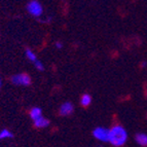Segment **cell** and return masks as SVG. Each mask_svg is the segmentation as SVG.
<instances>
[{
    "instance_id": "3957f363",
    "label": "cell",
    "mask_w": 147,
    "mask_h": 147,
    "mask_svg": "<svg viewBox=\"0 0 147 147\" xmlns=\"http://www.w3.org/2000/svg\"><path fill=\"white\" fill-rule=\"evenodd\" d=\"M93 136L95 139L101 142H108L109 141V129L103 127H97L94 129Z\"/></svg>"
},
{
    "instance_id": "7a4b0ae2",
    "label": "cell",
    "mask_w": 147,
    "mask_h": 147,
    "mask_svg": "<svg viewBox=\"0 0 147 147\" xmlns=\"http://www.w3.org/2000/svg\"><path fill=\"white\" fill-rule=\"evenodd\" d=\"M27 10L32 17L35 18H39L43 13V8H42V5L40 2L36 1V0H33V1H30L27 5Z\"/></svg>"
},
{
    "instance_id": "5b68a950",
    "label": "cell",
    "mask_w": 147,
    "mask_h": 147,
    "mask_svg": "<svg viewBox=\"0 0 147 147\" xmlns=\"http://www.w3.org/2000/svg\"><path fill=\"white\" fill-rule=\"evenodd\" d=\"M74 110V106L72 105V103L70 102H65L61 105L60 107V110L59 113L61 116H67V115H70Z\"/></svg>"
},
{
    "instance_id": "ba28073f",
    "label": "cell",
    "mask_w": 147,
    "mask_h": 147,
    "mask_svg": "<svg viewBox=\"0 0 147 147\" xmlns=\"http://www.w3.org/2000/svg\"><path fill=\"white\" fill-rule=\"evenodd\" d=\"M34 125L36 127H38V129H43V127H47L49 125V120L47 118L41 116L38 119L34 120Z\"/></svg>"
},
{
    "instance_id": "30bf717a",
    "label": "cell",
    "mask_w": 147,
    "mask_h": 147,
    "mask_svg": "<svg viewBox=\"0 0 147 147\" xmlns=\"http://www.w3.org/2000/svg\"><path fill=\"white\" fill-rule=\"evenodd\" d=\"M12 137H13V134L9 130H7V129H3L0 132V140L7 139V138H12Z\"/></svg>"
},
{
    "instance_id": "52a82bcc",
    "label": "cell",
    "mask_w": 147,
    "mask_h": 147,
    "mask_svg": "<svg viewBox=\"0 0 147 147\" xmlns=\"http://www.w3.org/2000/svg\"><path fill=\"white\" fill-rule=\"evenodd\" d=\"M136 142L140 145V146L146 147L147 146V134H144V133H139L137 134L135 137Z\"/></svg>"
},
{
    "instance_id": "8992f818",
    "label": "cell",
    "mask_w": 147,
    "mask_h": 147,
    "mask_svg": "<svg viewBox=\"0 0 147 147\" xmlns=\"http://www.w3.org/2000/svg\"><path fill=\"white\" fill-rule=\"evenodd\" d=\"M30 117H31V119L34 121V120L38 119V118H40L42 116V110L41 108L39 107H33L30 110Z\"/></svg>"
},
{
    "instance_id": "8fae6325",
    "label": "cell",
    "mask_w": 147,
    "mask_h": 147,
    "mask_svg": "<svg viewBox=\"0 0 147 147\" xmlns=\"http://www.w3.org/2000/svg\"><path fill=\"white\" fill-rule=\"evenodd\" d=\"M26 56H27V58L30 60L31 62H36L37 61V57H36V55L34 54V52H32L31 49H26Z\"/></svg>"
},
{
    "instance_id": "7c38bea8",
    "label": "cell",
    "mask_w": 147,
    "mask_h": 147,
    "mask_svg": "<svg viewBox=\"0 0 147 147\" xmlns=\"http://www.w3.org/2000/svg\"><path fill=\"white\" fill-rule=\"evenodd\" d=\"M35 67H36V69L37 70H39V71H43L44 70V67H43V64L41 63V62L40 61H38V60H37L36 62H35Z\"/></svg>"
},
{
    "instance_id": "277c9868",
    "label": "cell",
    "mask_w": 147,
    "mask_h": 147,
    "mask_svg": "<svg viewBox=\"0 0 147 147\" xmlns=\"http://www.w3.org/2000/svg\"><path fill=\"white\" fill-rule=\"evenodd\" d=\"M11 82L18 86H29L31 84V77L27 73H19L11 76Z\"/></svg>"
},
{
    "instance_id": "9a60e30c",
    "label": "cell",
    "mask_w": 147,
    "mask_h": 147,
    "mask_svg": "<svg viewBox=\"0 0 147 147\" xmlns=\"http://www.w3.org/2000/svg\"><path fill=\"white\" fill-rule=\"evenodd\" d=\"M1 84H2V81H1V77H0V86H1Z\"/></svg>"
},
{
    "instance_id": "6da1fadb",
    "label": "cell",
    "mask_w": 147,
    "mask_h": 147,
    "mask_svg": "<svg viewBox=\"0 0 147 147\" xmlns=\"http://www.w3.org/2000/svg\"><path fill=\"white\" fill-rule=\"evenodd\" d=\"M127 132L123 125H115L109 129V141L111 145L115 147H120L127 143Z\"/></svg>"
},
{
    "instance_id": "9c48e42d",
    "label": "cell",
    "mask_w": 147,
    "mask_h": 147,
    "mask_svg": "<svg viewBox=\"0 0 147 147\" xmlns=\"http://www.w3.org/2000/svg\"><path fill=\"white\" fill-rule=\"evenodd\" d=\"M91 103H92V97L88 94H84V95L81 96L80 104L84 107H88V105H91Z\"/></svg>"
},
{
    "instance_id": "5bb4252c",
    "label": "cell",
    "mask_w": 147,
    "mask_h": 147,
    "mask_svg": "<svg viewBox=\"0 0 147 147\" xmlns=\"http://www.w3.org/2000/svg\"><path fill=\"white\" fill-rule=\"evenodd\" d=\"M147 66V63H146V62H142V64H141V67H142V68H145V67H146Z\"/></svg>"
},
{
    "instance_id": "4fadbf2b",
    "label": "cell",
    "mask_w": 147,
    "mask_h": 147,
    "mask_svg": "<svg viewBox=\"0 0 147 147\" xmlns=\"http://www.w3.org/2000/svg\"><path fill=\"white\" fill-rule=\"evenodd\" d=\"M55 45H56V47L57 49H62V47H63V44H62V42H60V41H57L56 42V44H55Z\"/></svg>"
}]
</instances>
